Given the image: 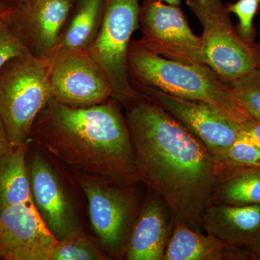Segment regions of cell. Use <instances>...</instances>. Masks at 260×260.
Wrapping results in <instances>:
<instances>
[{
	"label": "cell",
	"instance_id": "cell-5",
	"mask_svg": "<svg viewBox=\"0 0 260 260\" xmlns=\"http://www.w3.org/2000/svg\"><path fill=\"white\" fill-rule=\"evenodd\" d=\"M74 171L88 203L90 223L112 259H124L140 205L138 186L118 185L93 174Z\"/></svg>",
	"mask_w": 260,
	"mask_h": 260
},
{
	"label": "cell",
	"instance_id": "cell-1",
	"mask_svg": "<svg viewBox=\"0 0 260 260\" xmlns=\"http://www.w3.org/2000/svg\"><path fill=\"white\" fill-rule=\"evenodd\" d=\"M124 109L140 184L165 201L175 222L204 232L203 215L218 181L213 155L185 126L144 95Z\"/></svg>",
	"mask_w": 260,
	"mask_h": 260
},
{
	"label": "cell",
	"instance_id": "cell-19",
	"mask_svg": "<svg viewBox=\"0 0 260 260\" xmlns=\"http://www.w3.org/2000/svg\"><path fill=\"white\" fill-rule=\"evenodd\" d=\"M209 205H260V168L219 173Z\"/></svg>",
	"mask_w": 260,
	"mask_h": 260
},
{
	"label": "cell",
	"instance_id": "cell-28",
	"mask_svg": "<svg viewBox=\"0 0 260 260\" xmlns=\"http://www.w3.org/2000/svg\"><path fill=\"white\" fill-rule=\"evenodd\" d=\"M254 56H255L256 68H260V42H256L254 47Z\"/></svg>",
	"mask_w": 260,
	"mask_h": 260
},
{
	"label": "cell",
	"instance_id": "cell-18",
	"mask_svg": "<svg viewBox=\"0 0 260 260\" xmlns=\"http://www.w3.org/2000/svg\"><path fill=\"white\" fill-rule=\"evenodd\" d=\"M104 10V0H78L61 32L57 48L88 51L100 30Z\"/></svg>",
	"mask_w": 260,
	"mask_h": 260
},
{
	"label": "cell",
	"instance_id": "cell-8",
	"mask_svg": "<svg viewBox=\"0 0 260 260\" xmlns=\"http://www.w3.org/2000/svg\"><path fill=\"white\" fill-rule=\"evenodd\" d=\"M139 23L142 37L138 41L147 50L184 64L208 65L201 37L191 30L180 6L143 2Z\"/></svg>",
	"mask_w": 260,
	"mask_h": 260
},
{
	"label": "cell",
	"instance_id": "cell-32",
	"mask_svg": "<svg viewBox=\"0 0 260 260\" xmlns=\"http://www.w3.org/2000/svg\"><path fill=\"white\" fill-rule=\"evenodd\" d=\"M5 2L3 1V0H0V5H2L3 4V3H4Z\"/></svg>",
	"mask_w": 260,
	"mask_h": 260
},
{
	"label": "cell",
	"instance_id": "cell-21",
	"mask_svg": "<svg viewBox=\"0 0 260 260\" xmlns=\"http://www.w3.org/2000/svg\"><path fill=\"white\" fill-rule=\"evenodd\" d=\"M218 174L234 169L260 168V148L243 133L226 151L215 158Z\"/></svg>",
	"mask_w": 260,
	"mask_h": 260
},
{
	"label": "cell",
	"instance_id": "cell-31",
	"mask_svg": "<svg viewBox=\"0 0 260 260\" xmlns=\"http://www.w3.org/2000/svg\"><path fill=\"white\" fill-rule=\"evenodd\" d=\"M5 3H8V4H13V3H17L19 0H3Z\"/></svg>",
	"mask_w": 260,
	"mask_h": 260
},
{
	"label": "cell",
	"instance_id": "cell-14",
	"mask_svg": "<svg viewBox=\"0 0 260 260\" xmlns=\"http://www.w3.org/2000/svg\"><path fill=\"white\" fill-rule=\"evenodd\" d=\"M202 226L235 251L239 259H251L260 244V205H209Z\"/></svg>",
	"mask_w": 260,
	"mask_h": 260
},
{
	"label": "cell",
	"instance_id": "cell-29",
	"mask_svg": "<svg viewBox=\"0 0 260 260\" xmlns=\"http://www.w3.org/2000/svg\"><path fill=\"white\" fill-rule=\"evenodd\" d=\"M160 1L167 4L176 5V6H180L181 0H143V2Z\"/></svg>",
	"mask_w": 260,
	"mask_h": 260
},
{
	"label": "cell",
	"instance_id": "cell-2",
	"mask_svg": "<svg viewBox=\"0 0 260 260\" xmlns=\"http://www.w3.org/2000/svg\"><path fill=\"white\" fill-rule=\"evenodd\" d=\"M115 99L88 107L50 101L32 126L30 142L73 170L126 186L140 184L125 116Z\"/></svg>",
	"mask_w": 260,
	"mask_h": 260
},
{
	"label": "cell",
	"instance_id": "cell-7",
	"mask_svg": "<svg viewBox=\"0 0 260 260\" xmlns=\"http://www.w3.org/2000/svg\"><path fill=\"white\" fill-rule=\"evenodd\" d=\"M203 26L207 64L225 83L256 68L254 47L239 37L223 0H186Z\"/></svg>",
	"mask_w": 260,
	"mask_h": 260
},
{
	"label": "cell",
	"instance_id": "cell-9",
	"mask_svg": "<svg viewBox=\"0 0 260 260\" xmlns=\"http://www.w3.org/2000/svg\"><path fill=\"white\" fill-rule=\"evenodd\" d=\"M51 101L88 107L113 98L107 75L88 51L57 48L51 55Z\"/></svg>",
	"mask_w": 260,
	"mask_h": 260
},
{
	"label": "cell",
	"instance_id": "cell-16",
	"mask_svg": "<svg viewBox=\"0 0 260 260\" xmlns=\"http://www.w3.org/2000/svg\"><path fill=\"white\" fill-rule=\"evenodd\" d=\"M239 259L235 251L213 235L175 222L162 260Z\"/></svg>",
	"mask_w": 260,
	"mask_h": 260
},
{
	"label": "cell",
	"instance_id": "cell-27",
	"mask_svg": "<svg viewBox=\"0 0 260 260\" xmlns=\"http://www.w3.org/2000/svg\"><path fill=\"white\" fill-rule=\"evenodd\" d=\"M8 8H9V5L6 3L0 5V28L7 24Z\"/></svg>",
	"mask_w": 260,
	"mask_h": 260
},
{
	"label": "cell",
	"instance_id": "cell-6",
	"mask_svg": "<svg viewBox=\"0 0 260 260\" xmlns=\"http://www.w3.org/2000/svg\"><path fill=\"white\" fill-rule=\"evenodd\" d=\"M140 0H104L102 25L88 50L107 75L113 99L124 108L141 96L126 70L132 37L140 28Z\"/></svg>",
	"mask_w": 260,
	"mask_h": 260
},
{
	"label": "cell",
	"instance_id": "cell-25",
	"mask_svg": "<svg viewBox=\"0 0 260 260\" xmlns=\"http://www.w3.org/2000/svg\"><path fill=\"white\" fill-rule=\"evenodd\" d=\"M243 133L260 148V122L249 117L241 124Z\"/></svg>",
	"mask_w": 260,
	"mask_h": 260
},
{
	"label": "cell",
	"instance_id": "cell-12",
	"mask_svg": "<svg viewBox=\"0 0 260 260\" xmlns=\"http://www.w3.org/2000/svg\"><path fill=\"white\" fill-rule=\"evenodd\" d=\"M57 242L34 203L0 210V259L51 260Z\"/></svg>",
	"mask_w": 260,
	"mask_h": 260
},
{
	"label": "cell",
	"instance_id": "cell-22",
	"mask_svg": "<svg viewBox=\"0 0 260 260\" xmlns=\"http://www.w3.org/2000/svg\"><path fill=\"white\" fill-rule=\"evenodd\" d=\"M229 84L248 115L260 122V68H254Z\"/></svg>",
	"mask_w": 260,
	"mask_h": 260
},
{
	"label": "cell",
	"instance_id": "cell-10",
	"mask_svg": "<svg viewBox=\"0 0 260 260\" xmlns=\"http://www.w3.org/2000/svg\"><path fill=\"white\" fill-rule=\"evenodd\" d=\"M73 0H19L9 5L7 25L32 56L50 57L74 8Z\"/></svg>",
	"mask_w": 260,
	"mask_h": 260
},
{
	"label": "cell",
	"instance_id": "cell-11",
	"mask_svg": "<svg viewBox=\"0 0 260 260\" xmlns=\"http://www.w3.org/2000/svg\"><path fill=\"white\" fill-rule=\"evenodd\" d=\"M189 130L218 158L242 135L241 124L204 102L186 100L155 89L133 87Z\"/></svg>",
	"mask_w": 260,
	"mask_h": 260
},
{
	"label": "cell",
	"instance_id": "cell-17",
	"mask_svg": "<svg viewBox=\"0 0 260 260\" xmlns=\"http://www.w3.org/2000/svg\"><path fill=\"white\" fill-rule=\"evenodd\" d=\"M28 144L11 145L0 160V210L34 203L26 156Z\"/></svg>",
	"mask_w": 260,
	"mask_h": 260
},
{
	"label": "cell",
	"instance_id": "cell-20",
	"mask_svg": "<svg viewBox=\"0 0 260 260\" xmlns=\"http://www.w3.org/2000/svg\"><path fill=\"white\" fill-rule=\"evenodd\" d=\"M104 246H98L83 229L58 241L51 260L112 259Z\"/></svg>",
	"mask_w": 260,
	"mask_h": 260
},
{
	"label": "cell",
	"instance_id": "cell-3",
	"mask_svg": "<svg viewBox=\"0 0 260 260\" xmlns=\"http://www.w3.org/2000/svg\"><path fill=\"white\" fill-rule=\"evenodd\" d=\"M126 70L133 87L155 89L173 96L206 103L239 124L250 117L229 84L208 65L170 60L147 50L139 41H132Z\"/></svg>",
	"mask_w": 260,
	"mask_h": 260
},
{
	"label": "cell",
	"instance_id": "cell-15",
	"mask_svg": "<svg viewBox=\"0 0 260 260\" xmlns=\"http://www.w3.org/2000/svg\"><path fill=\"white\" fill-rule=\"evenodd\" d=\"M174 223L165 201L148 190L130 233L124 259L162 260Z\"/></svg>",
	"mask_w": 260,
	"mask_h": 260
},
{
	"label": "cell",
	"instance_id": "cell-24",
	"mask_svg": "<svg viewBox=\"0 0 260 260\" xmlns=\"http://www.w3.org/2000/svg\"><path fill=\"white\" fill-rule=\"evenodd\" d=\"M28 53L26 48L12 32L7 24L0 28V70L10 59Z\"/></svg>",
	"mask_w": 260,
	"mask_h": 260
},
{
	"label": "cell",
	"instance_id": "cell-26",
	"mask_svg": "<svg viewBox=\"0 0 260 260\" xmlns=\"http://www.w3.org/2000/svg\"><path fill=\"white\" fill-rule=\"evenodd\" d=\"M11 145L4 124L0 118V160L8 151Z\"/></svg>",
	"mask_w": 260,
	"mask_h": 260
},
{
	"label": "cell",
	"instance_id": "cell-23",
	"mask_svg": "<svg viewBox=\"0 0 260 260\" xmlns=\"http://www.w3.org/2000/svg\"><path fill=\"white\" fill-rule=\"evenodd\" d=\"M226 7L229 11L239 19V23L235 27L239 37L246 44L254 47L257 37L254 20L259 12L260 0H237L234 3H228Z\"/></svg>",
	"mask_w": 260,
	"mask_h": 260
},
{
	"label": "cell",
	"instance_id": "cell-4",
	"mask_svg": "<svg viewBox=\"0 0 260 260\" xmlns=\"http://www.w3.org/2000/svg\"><path fill=\"white\" fill-rule=\"evenodd\" d=\"M51 56L28 53L0 70V118L12 145L28 144L36 119L51 101Z\"/></svg>",
	"mask_w": 260,
	"mask_h": 260
},
{
	"label": "cell",
	"instance_id": "cell-30",
	"mask_svg": "<svg viewBox=\"0 0 260 260\" xmlns=\"http://www.w3.org/2000/svg\"><path fill=\"white\" fill-rule=\"evenodd\" d=\"M251 259H260V244L258 247L256 248V251H254Z\"/></svg>",
	"mask_w": 260,
	"mask_h": 260
},
{
	"label": "cell",
	"instance_id": "cell-33",
	"mask_svg": "<svg viewBox=\"0 0 260 260\" xmlns=\"http://www.w3.org/2000/svg\"><path fill=\"white\" fill-rule=\"evenodd\" d=\"M73 1H78V0H73Z\"/></svg>",
	"mask_w": 260,
	"mask_h": 260
},
{
	"label": "cell",
	"instance_id": "cell-13",
	"mask_svg": "<svg viewBox=\"0 0 260 260\" xmlns=\"http://www.w3.org/2000/svg\"><path fill=\"white\" fill-rule=\"evenodd\" d=\"M28 167L32 201L56 239L61 240L82 229L75 205L51 162L37 153Z\"/></svg>",
	"mask_w": 260,
	"mask_h": 260
}]
</instances>
